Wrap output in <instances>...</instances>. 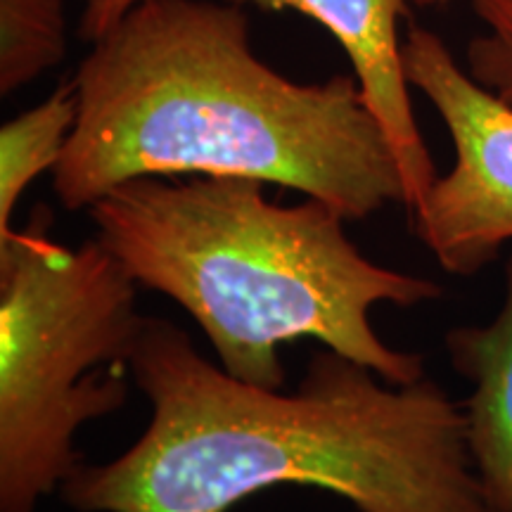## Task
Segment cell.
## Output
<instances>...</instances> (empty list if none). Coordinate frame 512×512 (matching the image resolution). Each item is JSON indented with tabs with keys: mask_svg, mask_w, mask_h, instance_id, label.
<instances>
[{
	"mask_svg": "<svg viewBox=\"0 0 512 512\" xmlns=\"http://www.w3.org/2000/svg\"><path fill=\"white\" fill-rule=\"evenodd\" d=\"M64 55V0H0V93L36 81Z\"/></svg>",
	"mask_w": 512,
	"mask_h": 512,
	"instance_id": "cell-9",
	"label": "cell"
},
{
	"mask_svg": "<svg viewBox=\"0 0 512 512\" xmlns=\"http://www.w3.org/2000/svg\"><path fill=\"white\" fill-rule=\"evenodd\" d=\"M43 207L0 240V512H36L79 467L74 437L126 406L147 316L98 240L64 247Z\"/></svg>",
	"mask_w": 512,
	"mask_h": 512,
	"instance_id": "cell-4",
	"label": "cell"
},
{
	"mask_svg": "<svg viewBox=\"0 0 512 512\" xmlns=\"http://www.w3.org/2000/svg\"><path fill=\"white\" fill-rule=\"evenodd\" d=\"M486 27L467 46V72L512 105V0H470Z\"/></svg>",
	"mask_w": 512,
	"mask_h": 512,
	"instance_id": "cell-10",
	"label": "cell"
},
{
	"mask_svg": "<svg viewBox=\"0 0 512 512\" xmlns=\"http://www.w3.org/2000/svg\"><path fill=\"white\" fill-rule=\"evenodd\" d=\"M79 117L53 171L64 209L136 178L230 176L304 192L363 221L406 178L356 76L297 83L249 48L240 5L143 0L76 72Z\"/></svg>",
	"mask_w": 512,
	"mask_h": 512,
	"instance_id": "cell-2",
	"label": "cell"
},
{
	"mask_svg": "<svg viewBox=\"0 0 512 512\" xmlns=\"http://www.w3.org/2000/svg\"><path fill=\"white\" fill-rule=\"evenodd\" d=\"M79 117L76 83H62L41 105L0 128V240L12 233V216L24 190L55 171Z\"/></svg>",
	"mask_w": 512,
	"mask_h": 512,
	"instance_id": "cell-8",
	"label": "cell"
},
{
	"mask_svg": "<svg viewBox=\"0 0 512 512\" xmlns=\"http://www.w3.org/2000/svg\"><path fill=\"white\" fill-rule=\"evenodd\" d=\"M131 377L152 403L136 444L62 484L79 512H228L309 486L358 512H494L472 467L463 403L430 377L389 384L318 349L297 392L230 377L171 320L150 318Z\"/></svg>",
	"mask_w": 512,
	"mask_h": 512,
	"instance_id": "cell-1",
	"label": "cell"
},
{
	"mask_svg": "<svg viewBox=\"0 0 512 512\" xmlns=\"http://www.w3.org/2000/svg\"><path fill=\"white\" fill-rule=\"evenodd\" d=\"M233 5H256L264 10H297L316 19L337 38L349 55L363 98L380 119L399 155L406 178V207L411 211L430 185L437 181V166L415 124L403 74L399 19L406 15V0H226Z\"/></svg>",
	"mask_w": 512,
	"mask_h": 512,
	"instance_id": "cell-6",
	"label": "cell"
},
{
	"mask_svg": "<svg viewBox=\"0 0 512 512\" xmlns=\"http://www.w3.org/2000/svg\"><path fill=\"white\" fill-rule=\"evenodd\" d=\"M444 342L453 370L472 382L463 401L472 467L494 512H512V256L494 320L458 325Z\"/></svg>",
	"mask_w": 512,
	"mask_h": 512,
	"instance_id": "cell-7",
	"label": "cell"
},
{
	"mask_svg": "<svg viewBox=\"0 0 512 512\" xmlns=\"http://www.w3.org/2000/svg\"><path fill=\"white\" fill-rule=\"evenodd\" d=\"M252 178H136L88 209L98 240L138 287L185 309L221 368L264 389L285 387L280 349L316 339L389 384L425 377V361L384 344L377 304L399 309L444 297L437 280L366 259L347 216L306 197L283 207Z\"/></svg>",
	"mask_w": 512,
	"mask_h": 512,
	"instance_id": "cell-3",
	"label": "cell"
},
{
	"mask_svg": "<svg viewBox=\"0 0 512 512\" xmlns=\"http://www.w3.org/2000/svg\"><path fill=\"white\" fill-rule=\"evenodd\" d=\"M401 60L456 147V166L411 209L413 233L446 273L470 278L512 242V105L472 79L432 31L411 27Z\"/></svg>",
	"mask_w": 512,
	"mask_h": 512,
	"instance_id": "cell-5",
	"label": "cell"
},
{
	"mask_svg": "<svg viewBox=\"0 0 512 512\" xmlns=\"http://www.w3.org/2000/svg\"><path fill=\"white\" fill-rule=\"evenodd\" d=\"M143 0H86L79 36L88 43H98Z\"/></svg>",
	"mask_w": 512,
	"mask_h": 512,
	"instance_id": "cell-11",
	"label": "cell"
},
{
	"mask_svg": "<svg viewBox=\"0 0 512 512\" xmlns=\"http://www.w3.org/2000/svg\"><path fill=\"white\" fill-rule=\"evenodd\" d=\"M411 3L420 5V8H430V5H444L448 0H411Z\"/></svg>",
	"mask_w": 512,
	"mask_h": 512,
	"instance_id": "cell-12",
	"label": "cell"
}]
</instances>
